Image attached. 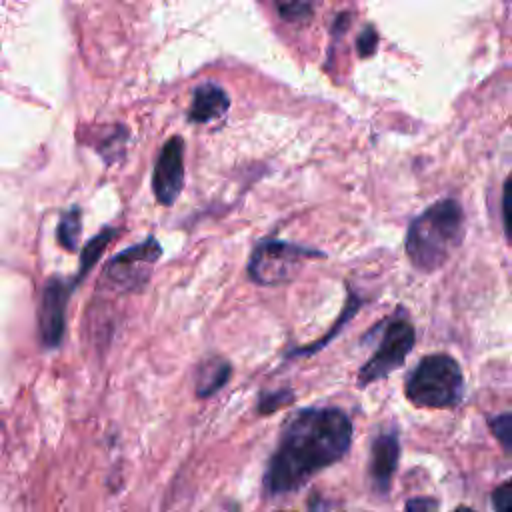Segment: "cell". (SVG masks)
<instances>
[{
    "mask_svg": "<svg viewBox=\"0 0 512 512\" xmlns=\"http://www.w3.org/2000/svg\"><path fill=\"white\" fill-rule=\"evenodd\" d=\"M354 438L350 416L336 406H310L292 414L278 436L264 476L262 488L270 498L294 494L318 472L340 462Z\"/></svg>",
    "mask_w": 512,
    "mask_h": 512,
    "instance_id": "1",
    "label": "cell"
},
{
    "mask_svg": "<svg viewBox=\"0 0 512 512\" xmlns=\"http://www.w3.org/2000/svg\"><path fill=\"white\" fill-rule=\"evenodd\" d=\"M464 236L462 206L444 198L418 214L406 232L404 250L410 264L420 272H434L448 262Z\"/></svg>",
    "mask_w": 512,
    "mask_h": 512,
    "instance_id": "2",
    "label": "cell"
},
{
    "mask_svg": "<svg viewBox=\"0 0 512 512\" xmlns=\"http://www.w3.org/2000/svg\"><path fill=\"white\" fill-rule=\"evenodd\" d=\"M460 364L444 352L422 356L404 382V394L418 408H454L462 400Z\"/></svg>",
    "mask_w": 512,
    "mask_h": 512,
    "instance_id": "3",
    "label": "cell"
},
{
    "mask_svg": "<svg viewBox=\"0 0 512 512\" xmlns=\"http://www.w3.org/2000/svg\"><path fill=\"white\" fill-rule=\"evenodd\" d=\"M318 258H326V254L288 240L264 238L252 248L246 272L258 286H278L296 278L308 260Z\"/></svg>",
    "mask_w": 512,
    "mask_h": 512,
    "instance_id": "4",
    "label": "cell"
},
{
    "mask_svg": "<svg viewBox=\"0 0 512 512\" xmlns=\"http://www.w3.org/2000/svg\"><path fill=\"white\" fill-rule=\"evenodd\" d=\"M376 330L380 332V340L372 356L360 366L356 374L358 388H366L378 380L388 378L404 364L416 342L414 326L400 308L392 316L382 320Z\"/></svg>",
    "mask_w": 512,
    "mask_h": 512,
    "instance_id": "5",
    "label": "cell"
},
{
    "mask_svg": "<svg viewBox=\"0 0 512 512\" xmlns=\"http://www.w3.org/2000/svg\"><path fill=\"white\" fill-rule=\"evenodd\" d=\"M162 256V246L154 236L132 244L130 248L114 254L100 276V284L110 292H142L150 280L154 264Z\"/></svg>",
    "mask_w": 512,
    "mask_h": 512,
    "instance_id": "6",
    "label": "cell"
},
{
    "mask_svg": "<svg viewBox=\"0 0 512 512\" xmlns=\"http://www.w3.org/2000/svg\"><path fill=\"white\" fill-rule=\"evenodd\" d=\"M72 278L50 276L44 282L38 306V338L44 350H56L66 332V308L74 292Z\"/></svg>",
    "mask_w": 512,
    "mask_h": 512,
    "instance_id": "7",
    "label": "cell"
},
{
    "mask_svg": "<svg viewBox=\"0 0 512 512\" xmlns=\"http://www.w3.org/2000/svg\"><path fill=\"white\" fill-rule=\"evenodd\" d=\"M268 6L274 28L286 34V42L304 40V36L324 26V0H262Z\"/></svg>",
    "mask_w": 512,
    "mask_h": 512,
    "instance_id": "8",
    "label": "cell"
},
{
    "mask_svg": "<svg viewBox=\"0 0 512 512\" xmlns=\"http://www.w3.org/2000/svg\"><path fill=\"white\" fill-rule=\"evenodd\" d=\"M184 186V144L178 136L170 138L156 160L152 190L162 206H172Z\"/></svg>",
    "mask_w": 512,
    "mask_h": 512,
    "instance_id": "9",
    "label": "cell"
},
{
    "mask_svg": "<svg viewBox=\"0 0 512 512\" xmlns=\"http://www.w3.org/2000/svg\"><path fill=\"white\" fill-rule=\"evenodd\" d=\"M400 460V440L396 428L380 430L370 444L368 484L378 498H386Z\"/></svg>",
    "mask_w": 512,
    "mask_h": 512,
    "instance_id": "10",
    "label": "cell"
},
{
    "mask_svg": "<svg viewBox=\"0 0 512 512\" xmlns=\"http://www.w3.org/2000/svg\"><path fill=\"white\" fill-rule=\"evenodd\" d=\"M232 376V366L222 356H210L196 366L194 394L196 398H210L220 392Z\"/></svg>",
    "mask_w": 512,
    "mask_h": 512,
    "instance_id": "11",
    "label": "cell"
},
{
    "mask_svg": "<svg viewBox=\"0 0 512 512\" xmlns=\"http://www.w3.org/2000/svg\"><path fill=\"white\" fill-rule=\"evenodd\" d=\"M228 108V96L216 84H202L192 94L190 118L194 122H208L222 116Z\"/></svg>",
    "mask_w": 512,
    "mask_h": 512,
    "instance_id": "12",
    "label": "cell"
},
{
    "mask_svg": "<svg viewBox=\"0 0 512 512\" xmlns=\"http://www.w3.org/2000/svg\"><path fill=\"white\" fill-rule=\"evenodd\" d=\"M116 234H118L116 228H104L100 234H96L94 238H90V240L84 244V248H82V252H80V266H78V272L72 276L74 286H78V284L88 276V272H90V270L96 266V262L102 258V254H104L108 242H110Z\"/></svg>",
    "mask_w": 512,
    "mask_h": 512,
    "instance_id": "13",
    "label": "cell"
},
{
    "mask_svg": "<svg viewBox=\"0 0 512 512\" xmlns=\"http://www.w3.org/2000/svg\"><path fill=\"white\" fill-rule=\"evenodd\" d=\"M360 304H362V300L358 298V294L350 290V292H348V296H346V304H344V308H342V312H340L338 320L332 324L330 332H328V334H324V338H322V340L312 342V346H306V348L302 346V348L290 350V352H288V358H294V356H310V354L318 352L320 348H324V346L330 342V338H332L334 334H338V332H340V328H342L350 318H354V316H356V312H358Z\"/></svg>",
    "mask_w": 512,
    "mask_h": 512,
    "instance_id": "14",
    "label": "cell"
},
{
    "mask_svg": "<svg viewBox=\"0 0 512 512\" xmlns=\"http://www.w3.org/2000/svg\"><path fill=\"white\" fill-rule=\"evenodd\" d=\"M80 234H82V208L72 206L60 216V222L56 228V240L64 250L76 252L80 244Z\"/></svg>",
    "mask_w": 512,
    "mask_h": 512,
    "instance_id": "15",
    "label": "cell"
},
{
    "mask_svg": "<svg viewBox=\"0 0 512 512\" xmlns=\"http://www.w3.org/2000/svg\"><path fill=\"white\" fill-rule=\"evenodd\" d=\"M292 402H294V392L290 388H280V390H272V392H262L258 398L256 410H258V414L266 416V414H272Z\"/></svg>",
    "mask_w": 512,
    "mask_h": 512,
    "instance_id": "16",
    "label": "cell"
},
{
    "mask_svg": "<svg viewBox=\"0 0 512 512\" xmlns=\"http://www.w3.org/2000/svg\"><path fill=\"white\" fill-rule=\"evenodd\" d=\"M490 430L496 436V440L500 442V446L512 456V412L494 416L490 420Z\"/></svg>",
    "mask_w": 512,
    "mask_h": 512,
    "instance_id": "17",
    "label": "cell"
},
{
    "mask_svg": "<svg viewBox=\"0 0 512 512\" xmlns=\"http://www.w3.org/2000/svg\"><path fill=\"white\" fill-rule=\"evenodd\" d=\"M502 220H504V230L506 236L512 244V174L504 182V192H502Z\"/></svg>",
    "mask_w": 512,
    "mask_h": 512,
    "instance_id": "18",
    "label": "cell"
},
{
    "mask_svg": "<svg viewBox=\"0 0 512 512\" xmlns=\"http://www.w3.org/2000/svg\"><path fill=\"white\" fill-rule=\"evenodd\" d=\"M492 504H494V512H512V480L494 488Z\"/></svg>",
    "mask_w": 512,
    "mask_h": 512,
    "instance_id": "19",
    "label": "cell"
},
{
    "mask_svg": "<svg viewBox=\"0 0 512 512\" xmlns=\"http://www.w3.org/2000/svg\"><path fill=\"white\" fill-rule=\"evenodd\" d=\"M404 512H438V500L432 496H414L406 500Z\"/></svg>",
    "mask_w": 512,
    "mask_h": 512,
    "instance_id": "20",
    "label": "cell"
},
{
    "mask_svg": "<svg viewBox=\"0 0 512 512\" xmlns=\"http://www.w3.org/2000/svg\"><path fill=\"white\" fill-rule=\"evenodd\" d=\"M454 512H474L472 508H468V506H458Z\"/></svg>",
    "mask_w": 512,
    "mask_h": 512,
    "instance_id": "21",
    "label": "cell"
}]
</instances>
